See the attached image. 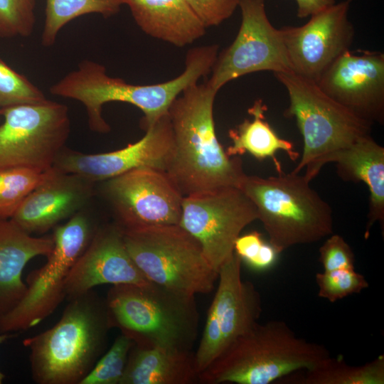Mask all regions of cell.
Here are the masks:
<instances>
[{"label":"cell","mask_w":384,"mask_h":384,"mask_svg":"<svg viewBox=\"0 0 384 384\" xmlns=\"http://www.w3.org/2000/svg\"><path fill=\"white\" fill-rule=\"evenodd\" d=\"M352 0H343L311 16L300 26L280 28L292 73L317 82L353 44L355 29L349 21Z\"/></svg>","instance_id":"obj_15"},{"label":"cell","mask_w":384,"mask_h":384,"mask_svg":"<svg viewBox=\"0 0 384 384\" xmlns=\"http://www.w3.org/2000/svg\"><path fill=\"white\" fill-rule=\"evenodd\" d=\"M185 1L206 28L218 26L230 18L239 3V0Z\"/></svg>","instance_id":"obj_34"},{"label":"cell","mask_w":384,"mask_h":384,"mask_svg":"<svg viewBox=\"0 0 384 384\" xmlns=\"http://www.w3.org/2000/svg\"><path fill=\"white\" fill-rule=\"evenodd\" d=\"M318 296L335 302L369 287L365 277L355 269H341L318 272L315 276Z\"/></svg>","instance_id":"obj_31"},{"label":"cell","mask_w":384,"mask_h":384,"mask_svg":"<svg viewBox=\"0 0 384 384\" xmlns=\"http://www.w3.org/2000/svg\"><path fill=\"white\" fill-rule=\"evenodd\" d=\"M319 260L324 271L355 269V257L350 245L343 237L331 234L319 250Z\"/></svg>","instance_id":"obj_33"},{"label":"cell","mask_w":384,"mask_h":384,"mask_svg":"<svg viewBox=\"0 0 384 384\" xmlns=\"http://www.w3.org/2000/svg\"><path fill=\"white\" fill-rule=\"evenodd\" d=\"M239 188L255 206L269 242L279 253L333 233L331 208L304 175L293 172L267 178L246 175Z\"/></svg>","instance_id":"obj_6"},{"label":"cell","mask_w":384,"mask_h":384,"mask_svg":"<svg viewBox=\"0 0 384 384\" xmlns=\"http://www.w3.org/2000/svg\"><path fill=\"white\" fill-rule=\"evenodd\" d=\"M274 75L289 97L284 115L294 118L303 139L301 160L292 172L305 169L304 176L311 181L332 155L370 134L371 124L329 97L316 82L292 72Z\"/></svg>","instance_id":"obj_7"},{"label":"cell","mask_w":384,"mask_h":384,"mask_svg":"<svg viewBox=\"0 0 384 384\" xmlns=\"http://www.w3.org/2000/svg\"><path fill=\"white\" fill-rule=\"evenodd\" d=\"M299 18L311 16L334 4L336 0H295Z\"/></svg>","instance_id":"obj_35"},{"label":"cell","mask_w":384,"mask_h":384,"mask_svg":"<svg viewBox=\"0 0 384 384\" xmlns=\"http://www.w3.org/2000/svg\"><path fill=\"white\" fill-rule=\"evenodd\" d=\"M300 384H383L384 356L361 366L347 364L343 357H329L321 364L306 370Z\"/></svg>","instance_id":"obj_25"},{"label":"cell","mask_w":384,"mask_h":384,"mask_svg":"<svg viewBox=\"0 0 384 384\" xmlns=\"http://www.w3.org/2000/svg\"><path fill=\"white\" fill-rule=\"evenodd\" d=\"M102 182V193L122 230L178 225L184 196L166 172L138 168Z\"/></svg>","instance_id":"obj_14"},{"label":"cell","mask_w":384,"mask_h":384,"mask_svg":"<svg viewBox=\"0 0 384 384\" xmlns=\"http://www.w3.org/2000/svg\"><path fill=\"white\" fill-rule=\"evenodd\" d=\"M123 0H46L41 44H55L60 30L69 22L81 16L97 14L104 18L117 14Z\"/></svg>","instance_id":"obj_26"},{"label":"cell","mask_w":384,"mask_h":384,"mask_svg":"<svg viewBox=\"0 0 384 384\" xmlns=\"http://www.w3.org/2000/svg\"><path fill=\"white\" fill-rule=\"evenodd\" d=\"M53 247L52 235L36 237L11 219H0V318L26 294L27 286L22 277L26 265L36 257H46Z\"/></svg>","instance_id":"obj_20"},{"label":"cell","mask_w":384,"mask_h":384,"mask_svg":"<svg viewBox=\"0 0 384 384\" xmlns=\"http://www.w3.org/2000/svg\"><path fill=\"white\" fill-rule=\"evenodd\" d=\"M94 183L52 166L10 219L30 235L43 234L81 211L93 194Z\"/></svg>","instance_id":"obj_19"},{"label":"cell","mask_w":384,"mask_h":384,"mask_svg":"<svg viewBox=\"0 0 384 384\" xmlns=\"http://www.w3.org/2000/svg\"><path fill=\"white\" fill-rule=\"evenodd\" d=\"M241 24L233 42L220 53L207 84L218 92L225 84L261 71L292 72L280 29L270 23L265 0H239Z\"/></svg>","instance_id":"obj_13"},{"label":"cell","mask_w":384,"mask_h":384,"mask_svg":"<svg viewBox=\"0 0 384 384\" xmlns=\"http://www.w3.org/2000/svg\"><path fill=\"white\" fill-rule=\"evenodd\" d=\"M133 345L132 339L121 333L80 384H120Z\"/></svg>","instance_id":"obj_28"},{"label":"cell","mask_w":384,"mask_h":384,"mask_svg":"<svg viewBox=\"0 0 384 384\" xmlns=\"http://www.w3.org/2000/svg\"><path fill=\"white\" fill-rule=\"evenodd\" d=\"M217 92L207 82L195 83L176 97L167 111L173 151L166 174L183 196L239 188L246 176L242 160L228 156L218 139L213 118Z\"/></svg>","instance_id":"obj_1"},{"label":"cell","mask_w":384,"mask_h":384,"mask_svg":"<svg viewBox=\"0 0 384 384\" xmlns=\"http://www.w3.org/2000/svg\"><path fill=\"white\" fill-rule=\"evenodd\" d=\"M331 356L323 345L298 337L282 321L257 322L231 342L201 373L206 384H269Z\"/></svg>","instance_id":"obj_4"},{"label":"cell","mask_w":384,"mask_h":384,"mask_svg":"<svg viewBox=\"0 0 384 384\" xmlns=\"http://www.w3.org/2000/svg\"><path fill=\"white\" fill-rule=\"evenodd\" d=\"M145 132L144 136L137 142L112 151L83 154L63 148L53 166L93 183L138 168L166 172L173 151L172 129L167 112Z\"/></svg>","instance_id":"obj_16"},{"label":"cell","mask_w":384,"mask_h":384,"mask_svg":"<svg viewBox=\"0 0 384 384\" xmlns=\"http://www.w3.org/2000/svg\"><path fill=\"white\" fill-rule=\"evenodd\" d=\"M16 334H14L13 333L9 334H0V345L3 343L6 340L12 338ZM5 378V375L0 371V384L3 382L4 378Z\"/></svg>","instance_id":"obj_36"},{"label":"cell","mask_w":384,"mask_h":384,"mask_svg":"<svg viewBox=\"0 0 384 384\" xmlns=\"http://www.w3.org/2000/svg\"><path fill=\"white\" fill-rule=\"evenodd\" d=\"M147 35L183 47L203 36L206 28L185 0H123Z\"/></svg>","instance_id":"obj_22"},{"label":"cell","mask_w":384,"mask_h":384,"mask_svg":"<svg viewBox=\"0 0 384 384\" xmlns=\"http://www.w3.org/2000/svg\"><path fill=\"white\" fill-rule=\"evenodd\" d=\"M150 282L129 255L122 230L116 224L99 226L72 268L65 283L68 300L102 284Z\"/></svg>","instance_id":"obj_18"},{"label":"cell","mask_w":384,"mask_h":384,"mask_svg":"<svg viewBox=\"0 0 384 384\" xmlns=\"http://www.w3.org/2000/svg\"><path fill=\"white\" fill-rule=\"evenodd\" d=\"M98 227L81 210L53 229V247L46 263L27 276L24 297L0 318V334L28 330L57 309L65 299V283L72 268Z\"/></svg>","instance_id":"obj_9"},{"label":"cell","mask_w":384,"mask_h":384,"mask_svg":"<svg viewBox=\"0 0 384 384\" xmlns=\"http://www.w3.org/2000/svg\"><path fill=\"white\" fill-rule=\"evenodd\" d=\"M122 232L129 255L150 282L191 296L213 289L218 273L196 240L179 225Z\"/></svg>","instance_id":"obj_8"},{"label":"cell","mask_w":384,"mask_h":384,"mask_svg":"<svg viewBox=\"0 0 384 384\" xmlns=\"http://www.w3.org/2000/svg\"><path fill=\"white\" fill-rule=\"evenodd\" d=\"M112 328L105 300L93 289L68 299L51 328L23 341L37 384H80L101 357Z\"/></svg>","instance_id":"obj_3"},{"label":"cell","mask_w":384,"mask_h":384,"mask_svg":"<svg viewBox=\"0 0 384 384\" xmlns=\"http://www.w3.org/2000/svg\"><path fill=\"white\" fill-rule=\"evenodd\" d=\"M234 252L242 262L253 270L266 271L274 266L280 254L261 233L255 230L239 235L234 244Z\"/></svg>","instance_id":"obj_32"},{"label":"cell","mask_w":384,"mask_h":384,"mask_svg":"<svg viewBox=\"0 0 384 384\" xmlns=\"http://www.w3.org/2000/svg\"><path fill=\"white\" fill-rule=\"evenodd\" d=\"M0 114V168L52 167L70 131L67 106L47 99L3 108Z\"/></svg>","instance_id":"obj_10"},{"label":"cell","mask_w":384,"mask_h":384,"mask_svg":"<svg viewBox=\"0 0 384 384\" xmlns=\"http://www.w3.org/2000/svg\"><path fill=\"white\" fill-rule=\"evenodd\" d=\"M338 176L345 181L363 182L368 188L369 207L366 238L378 223L384 228V148L370 135L365 136L331 157Z\"/></svg>","instance_id":"obj_21"},{"label":"cell","mask_w":384,"mask_h":384,"mask_svg":"<svg viewBox=\"0 0 384 384\" xmlns=\"http://www.w3.org/2000/svg\"><path fill=\"white\" fill-rule=\"evenodd\" d=\"M242 262L234 252L218 271L216 292L194 353L198 373L231 342L258 322L262 314L259 292L252 282L242 279Z\"/></svg>","instance_id":"obj_12"},{"label":"cell","mask_w":384,"mask_h":384,"mask_svg":"<svg viewBox=\"0 0 384 384\" xmlns=\"http://www.w3.org/2000/svg\"><path fill=\"white\" fill-rule=\"evenodd\" d=\"M36 0H0V37L30 36L36 23Z\"/></svg>","instance_id":"obj_30"},{"label":"cell","mask_w":384,"mask_h":384,"mask_svg":"<svg viewBox=\"0 0 384 384\" xmlns=\"http://www.w3.org/2000/svg\"><path fill=\"white\" fill-rule=\"evenodd\" d=\"M257 220L255 206L237 187H223L184 196L178 225L192 235L218 273L233 255L242 230Z\"/></svg>","instance_id":"obj_11"},{"label":"cell","mask_w":384,"mask_h":384,"mask_svg":"<svg viewBox=\"0 0 384 384\" xmlns=\"http://www.w3.org/2000/svg\"><path fill=\"white\" fill-rule=\"evenodd\" d=\"M198 377L191 351L134 343L120 384H191Z\"/></svg>","instance_id":"obj_23"},{"label":"cell","mask_w":384,"mask_h":384,"mask_svg":"<svg viewBox=\"0 0 384 384\" xmlns=\"http://www.w3.org/2000/svg\"><path fill=\"white\" fill-rule=\"evenodd\" d=\"M1 114H0V119H1Z\"/></svg>","instance_id":"obj_37"},{"label":"cell","mask_w":384,"mask_h":384,"mask_svg":"<svg viewBox=\"0 0 384 384\" xmlns=\"http://www.w3.org/2000/svg\"><path fill=\"white\" fill-rule=\"evenodd\" d=\"M44 172L23 167L0 168V219L12 217Z\"/></svg>","instance_id":"obj_27"},{"label":"cell","mask_w":384,"mask_h":384,"mask_svg":"<svg viewBox=\"0 0 384 384\" xmlns=\"http://www.w3.org/2000/svg\"><path fill=\"white\" fill-rule=\"evenodd\" d=\"M267 110L262 100L258 99L248 109L252 119H245L235 129L229 131L232 144L225 150L230 156L248 153L259 160L271 159L278 174L283 172L276 154L284 151L289 159L295 161L299 154L294 151L293 144L279 137L265 120Z\"/></svg>","instance_id":"obj_24"},{"label":"cell","mask_w":384,"mask_h":384,"mask_svg":"<svg viewBox=\"0 0 384 384\" xmlns=\"http://www.w3.org/2000/svg\"><path fill=\"white\" fill-rule=\"evenodd\" d=\"M105 300L112 327L134 344L191 351L199 325L195 296L150 282L112 285Z\"/></svg>","instance_id":"obj_5"},{"label":"cell","mask_w":384,"mask_h":384,"mask_svg":"<svg viewBox=\"0 0 384 384\" xmlns=\"http://www.w3.org/2000/svg\"><path fill=\"white\" fill-rule=\"evenodd\" d=\"M218 54V46H202L190 49L183 72L175 78L153 85H134L107 73L95 61L83 60L78 68L50 86L55 96L81 102L86 110L90 129L107 133L110 127L103 118L102 107L121 102L138 107L144 113L140 127L144 131L165 114L171 102L188 86L210 73Z\"/></svg>","instance_id":"obj_2"},{"label":"cell","mask_w":384,"mask_h":384,"mask_svg":"<svg viewBox=\"0 0 384 384\" xmlns=\"http://www.w3.org/2000/svg\"><path fill=\"white\" fill-rule=\"evenodd\" d=\"M329 97L373 124L384 122V53L349 50L316 82Z\"/></svg>","instance_id":"obj_17"},{"label":"cell","mask_w":384,"mask_h":384,"mask_svg":"<svg viewBox=\"0 0 384 384\" xmlns=\"http://www.w3.org/2000/svg\"><path fill=\"white\" fill-rule=\"evenodd\" d=\"M46 100L44 93L37 86L0 58V110Z\"/></svg>","instance_id":"obj_29"}]
</instances>
